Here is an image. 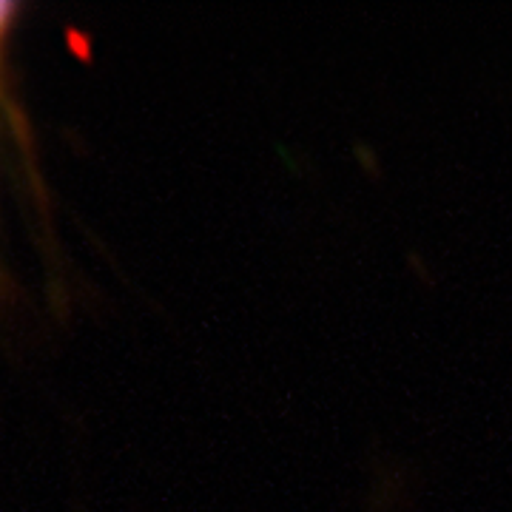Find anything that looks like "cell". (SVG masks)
I'll use <instances>...</instances> for the list:
<instances>
[{
    "label": "cell",
    "instance_id": "obj_1",
    "mask_svg": "<svg viewBox=\"0 0 512 512\" xmlns=\"http://www.w3.org/2000/svg\"><path fill=\"white\" fill-rule=\"evenodd\" d=\"M9 15H12V6L0 3V43H3V35H6V29H9Z\"/></svg>",
    "mask_w": 512,
    "mask_h": 512
}]
</instances>
